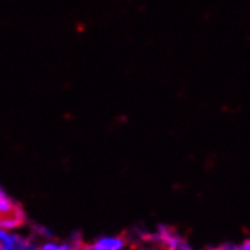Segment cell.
<instances>
[{"label":"cell","mask_w":250,"mask_h":250,"mask_svg":"<svg viewBox=\"0 0 250 250\" xmlns=\"http://www.w3.org/2000/svg\"><path fill=\"white\" fill-rule=\"evenodd\" d=\"M135 240L144 244H158L167 250H196L182 235L168 225H158L155 230L138 228L134 230Z\"/></svg>","instance_id":"1"},{"label":"cell","mask_w":250,"mask_h":250,"mask_svg":"<svg viewBox=\"0 0 250 250\" xmlns=\"http://www.w3.org/2000/svg\"><path fill=\"white\" fill-rule=\"evenodd\" d=\"M127 240L123 235H100L90 243H85L83 250H126Z\"/></svg>","instance_id":"2"},{"label":"cell","mask_w":250,"mask_h":250,"mask_svg":"<svg viewBox=\"0 0 250 250\" xmlns=\"http://www.w3.org/2000/svg\"><path fill=\"white\" fill-rule=\"evenodd\" d=\"M238 250H250V237L244 238L240 244H238Z\"/></svg>","instance_id":"10"},{"label":"cell","mask_w":250,"mask_h":250,"mask_svg":"<svg viewBox=\"0 0 250 250\" xmlns=\"http://www.w3.org/2000/svg\"><path fill=\"white\" fill-rule=\"evenodd\" d=\"M31 235L34 238H41L42 241L46 240H55V233L49 226H44L40 223H34L31 225Z\"/></svg>","instance_id":"6"},{"label":"cell","mask_w":250,"mask_h":250,"mask_svg":"<svg viewBox=\"0 0 250 250\" xmlns=\"http://www.w3.org/2000/svg\"><path fill=\"white\" fill-rule=\"evenodd\" d=\"M68 241L73 244V246H76L78 249L83 250V246H85V241L82 238V232L81 230H73L70 233V237H68Z\"/></svg>","instance_id":"7"},{"label":"cell","mask_w":250,"mask_h":250,"mask_svg":"<svg viewBox=\"0 0 250 250\" xmlns=\"http://www.w3.org/2000/svg\"><path fill=\"white\" fill-rule=\"evenodd\" d=\"M211 250H238V244L226 241V243H222V244H218L215 247H211Z\"/></svg>","instance_id":"8"},{"label":"cell","mask_w":250,"mask_h":250,"mask_svg":"<svg viewBox=\"0 0 250 250\" xmlns=\"http://www.w3.org/2000/svg\"><path fill=\"white\" fill-rule=\"evenodd\" d=\"M205 250H211V247H209V249H205Z\"/></svg>","instance_id":"11"},{"label":"cell","mask_w":250,"mask_h":250,"mask_svg":"<svg viewBox=\"0 0 250 250\" xmlns=\"http://www.w3.org/2000/svg\"><path fill=\"white\" fill-rule=\"evenodd\" d=\"M140 250H167V249L163 246H158V244H146Z\"/></svg>","instance_id":"9"},{"label":"cell","mask_w":250,"mask_h":250,"mask_svg":"<svg viewBox=\"0 0 250 250\" xmlns=\"http://www.w3.org/2000/svg\"><path fill=\"white\" fill-rule=\"evenodd\" d=\"M20 203H17L14 200L6 191L2 188L0 189V215H6V214H11L14 209L19 207Z\"/></svg>","instance_id":"4"},{"label":"cell","mask_w":250,"mask_h":250,"mask_svg":"<svg viewBox=\"0 0 250 250\" xmlns=\"http://www.w3.org/2000/svg\"><path fill=\"white\" fill-rule=\"evenodd\" d=\"M40 250H81L76 246H73L70 241H56V240H46L40 244Z\"/></svg>","instance_id":"5"},{"label":"cell","mask_w":250,"mask_h":250,"mask_svg":"<svg viewBox=\"0 0 250 250\" xmlns=\"http://www.w3.org/2000/svg\"><path fill=\"white\" fill-rule=\"evenodd\" d=\"M27 220L29 218H27V214H26L24 208L21 207V205H19V207L14 209L11 214H6V215L0 217V229L17 232L19 229L26 226Z\"/></svg>","instance_id":"3"}]
</instances>
